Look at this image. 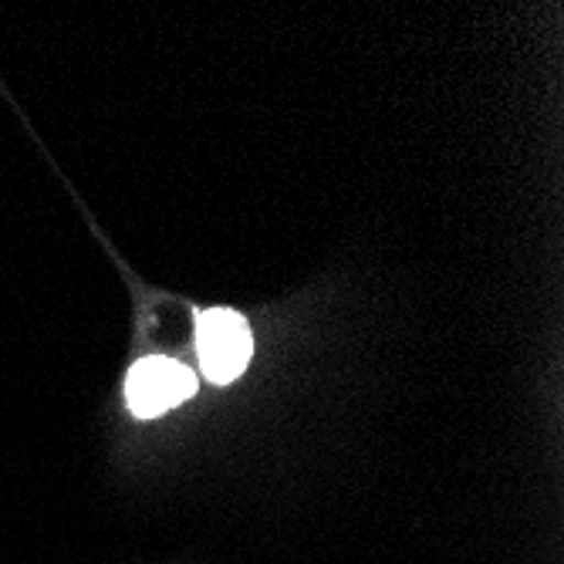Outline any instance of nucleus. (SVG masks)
I'll use <instances>...</instances> for the list:
<instances>
[{"label":"nucleus","mask_w":564,"mask_h":564,"mask_svg":"<svg viewBox=\"0 0 564 564\" xmlns=\"http://www.w3.org/2000/svg\"><path fill=\"white\" fill-rule=\"evenodd\" d=\"M196 351L203 376L217 386L234 382L253 355V338L247 322L230 307H210L196 318Z\"/></svg>","instance_id":"obj_1"},{"label":"nucleus","mask_w":564,"mask_h":564,"mask_svg":"<svg viewBox=\"0 0 564 564\" xmlns=\"http://www.w3.org/2000/svg\"><path fill=\"white\" fill-rule=\"evenodd\" d=\"M196 392V379L183 362H173V358H142L129 369L126 379V402L135 416L152 420L163 416L166 409L186 402Z\"/></svg>","instance_id":"obj_2"}]
</instances>
